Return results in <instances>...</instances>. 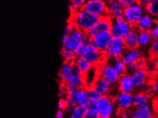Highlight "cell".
I'll return each instance as SVG.
<instances>
[{"label": "cell", "instance_id": "obj_1", "mask_svg": "<svg viewBox=\"0 0 158 118\" xmlns=\"http://www.w3.org/2000/svg\"><path fill=\"white\" fill-rule=\"evenodd\" d=\"M100 19V17L93 15L82 8L71 13L68 22L71 23L76 28L87 33Z\"/></svg>", "mask_w": 158, "mask_h": 118}, {"label": "cell", "instance_id": "obj_2", "mask_svg": "<svg viewBox=\"0 0 158 118\" xmlns=\"http://www.w3.org/2000/svg\"><path fill=\"white\" fill-rule=\"evenodd\" d=\"M89 37L86 33L74 28L69 35H63L62 40V48L75 50L82 43L87 42Z\"/></svg>", "mask_w": 158, "mask_h": 118}, {"label": "cell", "instance_id": "obj_3", "mask_svg": "<svg viewBox=\"0 0 158 118\" xmlns=\"http://www.w3.org/2000/svg\"><path fill=\"white\" fill-rule=\"evenodd\" d=\"M97 110L99 118H110L116 109L114 97L111 95H102L98 100Z\"/></svg>", "mask_w": 158, "mask_h": 118}, {"label": "cell", "instance_id": "obj_4", "mask_svg": "<svg viewBox=\"0 0 158 118\" xmlns=\"http://www.w3.org/2000/svg\"><path fill=\"white\" fill-rule=\"evenodd\" d=\"M125 50L124 39L118 37H113L108 48L104 54L107 61H113L117 59H120Z\"/></svg>", "mask_w": 158, "mask_h": 118}, {"label": "cell", "instance_id": "obj_5", "mask_svg": "<svg viewBox=\"0 0 158 118\" xmlns=\"http://www.w3.org/2000/svg\"><path fill=\"white\" fill-rule=\"evenodd\" d=\"M145 13L144 8L140 2L124 8V19L134 27Z\"/></svg>", "mask_w": 158, "mask_h": 118}, {"label": "cell", "instance_id": "obj_6", "mask_svg": "<svg viewBox=\"0 0 158 118\" xmlns=\"http://www.w3.org/2000/svg\"><path fill=\"white\" fill-rule=\"evenodd\" d=\"M82 9L100 18L109 16L105 0H86Z\"/></svg>", "mask_w": 158, "mask_h": 118}, {"label": "cell", "instance_id": "obj_7", "mask_svg": "<svg viewBox=\"0 0 158 118\" xmlns=\"http://www.w3.org/2000/svg\"><path fill=\"white\" fill-rule=\"evenodd\" d=\"M132 25L124 18L112 20V27L110 32L113 37L124 38L133 28Z\"/></svg>", "mask_w": 158, "mask_h": 118}, {"label": "cell", "instance_id": "obj_8", "mask_svg": "<svg viewBox=\"0 0 158 118\" xmlns=\"http://www.w3.org/2000/svg\"><path fill=\"white\" fill-rule=\"evenodd\" d=\"M117 111H129L133 107V94L118 91L114 96Z\"/></svg>", "mask_w": 158, "mask_h": 118}, {"label": "cell", "instance_id": "obj_9", "mask_svg": "<svg viewBox=\"0 0 158 118\" xmlns=\"http://www.w3.org/2000/svg\"><path fill=\"white\" fill-rule=\"evenodd\" d=\"M130 75L132 81L135 91L136 90L140 91L144 86L149 84L151 80L150 74L146 68L138 69Z\"/></svg>", "mask_w": 158, "mask_h": 118}, {"label": "cell", "instance_id": "obj_10", "mask_svg": "<svg viewBox=\"0 0 158 118\" xmlns=\"http://www.w3.org/2000/svg\"><path fill=\"white\" fill-rule=\"evenodd\" d=\"M112 24V19L110 16L100 18L98 21L90 30L87 32L88 37L94 38L100 33L110 32Z\"/></svg>", "mask_w": 158, "mask_h": 118}, {"label": "cell", "instance_id": "obj_11", "mask_svg": "<svg viewBox=\"0 0 158 118\" xmlns=\"http://www.w3.org/2000/svg\"><path fill=\"white\" fill-rule=\"evenodd\" d=\"M98 75L108 82L113 86H116L119 77L117 76L111 63L108 61L98 66Z\"/></svg>", "mask_w": 158, "mask_h": 118}, {"label": "cell", "instance_id": "obj_12", "mask_svg": "<svg viewBox=\"0 0 158 118\" xmlns=\"http://www.w3.org/2000/svg\"><path fill=\"white\" fill-rule=\"evenodd\" d=\"M83 58H85L93 66H99L107 61L104 53L101 52L95 47L89 45L86 54Z\"/></svg>", "mask_w": 158, "mask_h": 118}, {"label": "cell", "instance_id": "obj_13", "mask_svg": "<svg viewBox=\"0 0 158 118\" xmlns=\"http://www.w3.org/2000/svg\"><path fill=\"white\" fill-rule=\"evenodd\" d=\"M109 16L112 20L124 18V8L118 0H106Z\"/></svg>", "mask_w": 158, "mask_h": 118}, {"label": "cell", "instance_id": "obj_14", "mask_svg": "<svg viewBox=\"0 0 158 118\" xmlns=\"http://www.w3.org/2000/svg\"><path fill=\"white\" fill-rule=\"evenodd\" d=\"M112 36L110 32L100 33L94 37V47L103 53L106 52L109 45L112 39Z\"/></svg>", "mask_w": 158, "mask_h": 118}, {"label": "cell", "instance_id": "obj_15", "mask_svg": "<svg viewBox=\"0 0 158 118\" xmlns=\"http://www.w3.org/2000/svg\"><path fill=\"white\" fill-rule=\"evenodd\" d=\"M116 86L118 91H120L128 93H133L135 91L131 75L128 74H125L119 77Z\"/></svg>", "mask_w": 158, "mask_h": 118}, {"label": "cell", "instance_id": "obj_16", "mask_svg": "<svg viewBox=\"0 0 158 118\" xmlns=\"http://www.w3.org/2000/svg\"><path fill=\"white\" fill-rule=\"evenodd\" d=\"M129 112L133 118H149L155 115V111L151 105L145 107L133 106Z\"/></svg>", "mask_w": 158, "mask_h": 118}, {"label": "cell", "instance_id": "obj_17", "mask_svg": "<svg viewBox=\"0 0 158 118\" xmlns=\"http://www.w3.org/2000/svg\"><path fill=\"white\" fill-rule=\"evenodd\" d=\"M142 57V51L140 48H138L135 49H126L121 59L125 65H128L129 63H136Z\"/></svg>", "mask_w": 158, "mask_h": 118}, {"label": "cell", "instance_id": "obj_18", "mask_svg": "<svg viewBox=\"0 0 158 118\" xmlns=\"http://www.w3.org/2000/svg\"><path fill=\"white\" fill-rule=\"evenodd\" d=\"M93 86H94L102 95H111L113 87H114L111 85L108 82L99 75L96 78Z\"/></svg>", "mask_w": 158, "mask_h": 118}, {"label": "cell", "instance_id": "obj_19", "mask_svg": "<svg viewBox=\"0 0 158 118\" xmlns=\"http://www.w3.org/2000/svg\"><path fill=\"white\" fill-rule=\"evenodd\" d=\"M132 94L134 107H145L151 105L152 96L143 93L142 91H134Z\"/></svg>", "mask_w": 158, "mask_h": 118}, {"label": "cell", "instance_id": "obj_20", "mask_svg": "<svg viewBox=\"0 0 158 118\" xmlns=\"http://www.w3.org/2000/svg\"><path fill=\"white\" fill-rule=\"evenodd\" d=\"M139 30L136 27H133L131 31L124 38L126 49H135L139 48Z\"/></svg>", "mask_w": 158, "mask_h": 118}, {"label": "cell", "instance_id": "obj_21", "mask_svg": "<svg viewBox=\"0 0 158 118\" xmlns=\"http://www.w3.org/2000/svg\"><path fill=\"white\" fill-rule=\"evenodd\" d=\"M156 21L155 18L151 16L147 13H144L140 19L136 27L140 31L148 32Z\"/></svg>", "mask_w": 158, "mask_h": 118}, {"label": "cell", "instance_id": "obj_22", "mask_svg": "<svg viewBox=\"0 0 158 118\" xmlns=\"http://www.w3.org/2000/svg\"><path fill=\"white\" fill-rule=\"evenodd\" d=\"M74 66V63L72 62L64 61L59 71V78L60 82L67 83L69 78L72 74L73 67Z\"/></svg>", "mask_w": 158, "mask_h": 118}, {"label": "cell", "instance_id": "obj_23", "mask_svg": "<svg viewBox=\"0 0 158 118\" xmlns=\"http://www.w3.org/2000/svg\"><path fill=\"white\" fill-rule=\"evenodd\" d=\"M70 95L75 99L77 105H86L89 102L87 87L77 89L75 92Z\"/></svg>", "mask_w": 158, "mask_h": 118}, {"label": "cell", "instance_id": "obj_24", "mask_svg": "<svg viewBox=\"0 0 158 118\" xmlns=\"http://www.w3.org/2000/svg\"><path fill=\"white\" fill-rule=\"evenodd\" d=\"M67 83L74 86L77 89H81L83 87H86V82L83 75H75L71 74L70 77L69 78Z\"/></svg>", "mask_w": 158, "mask_h": 118}, {"label": "cell", "instance_id": "obj_25", "mask_svg": "<svg viewBox=\"0 0 158 118\" xmlns=\"http://www.w3.org/2000/svg\"><path fill=\"white\" fill-rule=\"evenodd\" d=\"M73 63L74 66L77 67L83 74L86 73L93 66L83 57H76Z\"/></svg>", "mask_w": 158, "mask_h": 118}, {"label": "cell", "instance_id": "obj_26", "mask_svg": "<svg viewBox=\"0 0 158 118\" xmlns=\"http://www.w3.org/2000/svg\"><path fill=\"white\" fill-rule=\"evenodd\" d=\"M112 62L111 64L118 77L126 74V65L121 58L114 60Z\"/></svg>", "mask_w": 158, "mask_h": 118}, {"label": "cell", "instance_id": "obj_27", "mask_svg": "<svg viewBox=\"0 0 158 118\" xmlns=\"http://www.w3.org/2000/svg\"><path fill=\"white\" fill-rule=\"evenodd\" d=\"M139 45L140 47H145L150 45L152 38L148 31H139Z\"/></svg>", "mask_w": 158, "mask_h": 118}, {"label": "cell", "instance_id": "obj_28", "mask_svg": "<svg viewBox=\"0 0 158 118\" xmlns=\"http://www.w3.org/2000/svg\"><path fill=\"white\" fill-rule=\"evenodd\" d=\"M60 54L64 60L66 61L73 62L77 57L75 55V50L63 48L60 50Z\"/></svg>", "mask_w": 158, "mask_h": 118}, {"label": "cell", "instance_id": "obj_29", "mask_svg": "<svg viewBox=\"0 0 158 118\" xmlns=\"http://www.w3.org/2000/svg\"><path fill=\"white\" fill-rule=\"evenodd\" d=\"M86 0H70L68 4V8L70 13H74L83 8Z\"/></svg>", "mask_w": 158, "mask_h": 118}, {"label": "cell", "instance_id": "obj_30", "mask_svg": "<svg viewBox=\"0 0 158 118\" xmlns=\"http://www.w3.org/2000/svg\"><path fill=\"white\" fill-rule=\"evenodd\" d=\"M157 4H158L156 3H151L147 5L144 7L145 12L151 16L155 18L158 16V9Z\"/></svg>", "mask_w": 158, "mask_h": 118}, {"label": "cell", "instance_id": "obj_31", "mask_svg": "<svg viewBox=\"0 0 158 118\" xmlns=\"http://www.w3.org/2000/svg\"><path fill=\"white\" fill-rule=\"evenodd\" d=\"M87 90L89 100L98 101L102 96V95L100 94L96 88L93 86L87 87Z\"/></svg>", "mask_w": 158, "mask_h": 118}, {"label": "cell", "instance_id": "obj_32", "mask_svg": "<svg viewBox=\"0 0 158 118\" xmlns=\"http://www.w3.org/2000/svg\"><path fill=\"white\" fill-rule=\"evenodd\" d=\"M89 45L87 42L82 43L79 45L78 48L75 50V55L77 57H84L87 52Z\"/></svg>", "mask_w": 158, "mask_h": 118}, {"label": "cell", "instance_id": "obj_33", "mask_svg": "<svg viewBox=\"0 0 158 118\" xmlns=\"http://www.w3.org/2000/svg\"><path fill=\"white\" fill-rule=\"evenodd\" d=\"M83 118H99L97 108L96 107H89Z\"/></svg>", "mask_w": 158, "mask_h": 118}, {"label": "cell", "instance_id": "obj_34", "mask_svg": "<svg viewBox=\"0 0 158 118\" xmlns=\"http://www.w3.org/2000/svg\"><path fill=\"white\" fill-rule=\"evenodd\" d=\"M58 94L60 99H64L68 95L66 85L64 83L60 82L58 86Z\"/></svg>", "mask_w": 158, "mask_h": 118}, {"label": "cell", "instance_id": "obj_35", "mask_svg": "<svg viewBox=\"0 0 158 118\" xmlns=\"http://www.w3.org/2000/svg\"><path fill=\"white\" fill-rule=\"evenodd\" d=\"M150 44V53L153 56L157 55L158 53V39L152 40Z\"/></svg>", "mask_w": 158, "mask_h": 118}, {"label": "cell", "instance_id": "obj_36", "mask_svg": "<svg viewBox=\"0 0 158 118\" xmlns=\"http://www.w3.org/2000/svg\"><path fill=\"white\" fill-rule=\"evenodd\" d=\"M148 32L152 40L158 39V24L157 21L155 23Z\"/></svg>", "mask_w": 158, "mask_h": 118}, {"label": "cell", "instance_id": "obj_37", "mask_svg": "<svg viewBox=\"0 0 158 118\" xmlns=\"http://www.w3.org/2000/svg\"><path fill=\"white\" fill-rule=\"evenodd\" d=\"M149 84L152 91V94L157 95L158 93V79L156 78H155L154 79H151Z\"/></svg>", "mask_w": 158, "mask_h": 118}, {"label": "cell", "instance_id": "obj_38", "mask_svg": "<svg viewBox=\"0 0 158 118\" xmlns=\"http://www.w3.org/2000/svg\"><path fill=\"white\" fill-rule=\"evenodd\" d=\"M137 69L138 68L135 63L126 65V73L129 75H131L134 72H135Z\"/></svg>", "mask_w": 158, "mask_h": 118}, {"label": "cell", "instance_id": "obj_39", "mask_svg": "<svg viewBox=\"0 0 158 118\" xmlns=\"http://www.w3.org/2000/svg\"><path fill=\"white\" fill-rule=\"evenodd\" d=\"M135 63L137 66L138 69H144L147 67V61L146 58L142 57Z\"/></svg>", "mask_w": 158, "mask_h": 118}, {"label": "cell", "instance_id": "obj_40", "mask_svg": "<svg viewBox=\"0 0 158 118\" xmlns=\"http://www.w3.org/2000/svg\"><path fill=\"white\" fill-rule=\"evenodd\" d=\"M122 6L125 8L129 6L139 2V0H118Z\"/></svg>", "mask_w": 158, "mask_h": 118}, {"label": "cell", "instance_id": "obj_41", "mask_svg": "<svg viewBox=\"0 0 158 118\" xmlns=\"http://www.w3.org/2000/svg\"><path fill=\"white\" fill-rule=\"evenodd\" d=\"M117 114L119 118H133L129 113V111H117Z\"/></svg>", "mask_w": 158, "mask_h": 118}, {"label": "cell", "instance_id": "obj_42", "mask_svg": "<svg viewBox=\"0 0 158 118\" xmlns=\"http://www.w3.org/2000/svg\"><path fill=\"white\" fill-rule=\"evenodd\" d=\"M64 99L65 100L66 105H71L72 106H75V105H77L75 99L70 95H68Z\"/></svg>", "mask_w": 158, "mask_h": 118}, {"label": "cell", "instance_id": "obj_43", "mask_svg": "<svg viewBox=\"0 0 158 118\" xmlns=\"http://www.w3.org/2000/svg\"><path fill=\"white\" fill-rule=\"evenodd\" d=\"M74 26L71 24L70 22H67L64 27V35H69L72 32Z\"/></svg>", "mask_w": 158, "mask_h": 118}, {"label": "cell", "instance_id": "obj_44", "mask_svg": "<svg viewBox=\"0 0 158 118\" xmlns=\"http://www.w3.org/2000/svg\"><path fill=\"white\" fill-rule=\"evenodd\" d=\"M58 109L64 111L66 106V103L65 102V100L64 99H60L58 103Z\"/></svg>", "mask_w": 158, "mask_h": 118}, {"label": "cell", "instance_id": "obj_45", "mask_svg": "<svg viewBox=\"0 0 158 118\" xmlns=\"http://www.w3.org/2000/svg\"><path fill=\"white\" fill-rule=\"evenodd\" d=\"M158 0H139L140 4L144 7L147 5L151 4V3H156L158 4Z\"/></svg>", "mask_w": 158, "mask_h": 118}, {"label": "cell", "instance_id": "obj_46", "mask_svg": "<svg viewBox=\"0 0 158 118\" xmlns=\"http://www.w3.org/2000/svg\"><path fill=\"white\" fill-rule=\"evenodd\" d=\"M72 74L73 75H83V74L81 71L77 67H76L75 66H74L73 67V71H72Z\"/></svg>", "mask_w": 158, "mask_h": 118}, {"label": "cell", "instance_id": "obj_47", "mask_svg": "<svg viewBox=\"0 0 158 118\" xmlns=\"http://www.w3.org/2000/svg\"><path fill=\"white\" fill-rule=\"evenodd\" d=\"M65 111L64 110L58 109L57 110L56 114H55V118H63L64 115Z\"/></svg>", "mask_w": 158, "mask_h": 118}, {"label": "cell", "instance_id": "obj_48", "mask_svg": "<svg viewBox=\"0 0 158 118\" xmlns=\"http://www.w3.org/2000/svg\"><path fill=\"white\" fill-rule=\"evenodd\" d=\"M157 118L156 117V116H155V115H153V116H151L150 118Z\"/></svg>", "mask_w": 158, "mask_h": 118}]
</instances>
